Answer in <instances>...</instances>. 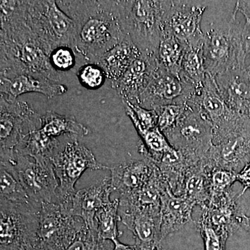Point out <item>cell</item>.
<instances>
[{
    "label": "cell",
    "mask_w": 250,
    "mask_h": 250,
    "mask_svg": "<svg viewBox=\"0 0 250 250\" xmlns=\"http://www.w3.org/2000/svg\"><path fill=\"white\" fill-rule=\"evenodd\" d=\"M137 133L142 141V146L140 148L141 154L155 165L160 162L165 154L174 149L158 126Z\"/></svg>",
    "instance_id": "31"
},
{
    "label": "cell",
    "mask_w": 250,
    "mask_h": 250,
    "mask_svg": "<svg viewBox=\"0 0 250 250\" xmlns=\"http://www.w3.org/2000/svg\"><path fill=\"white\" fill-rule=\"evenodd\" d=\"M240 225L241 228H243L250 233V217L247 216L246 213L241 217Z\"/></svg>",
    "instance_id": "42"
},
{
    "label": "cell",
    "mask_w": 250,
    "mask_h": 250,
    "mask_svg": "<svg viewBox=\"0 0 250 250\" xmlns=\"http://www.w3.org/2000/svg\"><path fill=\"white\" fill-rule=\"evenodd\" d=\"M141 52L129 38L106 52L95 62L111 82H116L126 72Z\"/></svg>",
    "instance_id": "24"
},
{
    "label": "cell",
    "mask_w": 250,
    "mask_h": 250,
    "mask_svg": "<svg viewBox=\"0 0 250 250\" xmlns=\"http://www.w3.org/2000/svg\"><path fill=\"white\" fill-rule=\"evenodd\" d=\"M0 18V75L31 74L60 81L49 62L52 50L28 26L24 8L16 6Z\"/></svg>",
    "instance_id": "1"
},
{
    "label": "cell",
    "mask_w": 250,
    "mask_h": 250,
    "mask_svg": "<svg viewBox=\"0 0 250 250\" xmlns=\"http://www.w3.org/2000/svg\"><path fill=\"white\" fill-rule=\"evenodd\" d=\"M234 11L237 13L247 11L250 13V1H238L236 3Z\"/></svg>",
    "instance_id": "41"
},
{
    "label": "cell",
    "mask_w": 250,
    "mask_h": 250,
    "mask_svg": "<svg viewBox=\"0 0 250 250\" xmlns=\"http://www.w3.org/2000/svg\"><path fill=\"white\" fill-rule=\"evenodd\" d=\"M49 62L52 67L57 72L70 70L76 64L74 49L65 46L57 47L51 52Z\"/></svg>",
    "instance_id": "38"
},
{
    "label": "cell",
    "mask_w": 250,
    "mask_h": 250,
    "mask_svg": "<svg viewBox=\"0 0 250 250\" xmlns=\"http://www.w3.org/2000/svg\"><path fill=\"white\" fill-rule=\"evenodd\" d=\"M77 78L82 86L88 90H97L102 87L107 78L106 74L96 63L88 62L80 67Z\"/></svg>",
    "instance_id": "34"
},
{
    "label": "cell",
    "mask_w": 250,
    "mask_h": 250,
    "mask_svg": "<svg viewBox=\"0 0 250 250\" xmlns=\"http://www.w3.org/2000/svg\"><path fill=\"white\" fill-rule=\"evenodd\" d=\"M237 14L233 10L229 21L205 33L204 61L206 71L212 77L230 69L246 67L244 25L238 21Z\"/></svg>",
    "instance_id": "4"
},
{
    "label": "cell",
    "mask_w": 250,
    "mask_h": 250,
    "mask_svg": "<svg viewBox=\"0 0 250 250\" xmlns=\"http://www.w3.org/2000/svg\"><path fill=\"white\" fill-rule=\"evenodd\" d=\"M204 43L188 46L182 61L179 78L184 83L197 87L205 80L206 71L203 55Z\"/></svg>",
    "instance_id": "29"
},
{
    "label": "cell",
    "mask_w": 250,
    "mask_h": 250,
    "mask_svg": "<svg viewBox=\"0 0 250 250\" xmlns=\"http://www.w3.org/2000/svg\"><path fill=\"white\" fill-rule=\"evenodd\" d=\"M195 206V204L187 197L176 195L167 186L161 195V239L192 221Z\"/></svg>",
    "instance_id": "22"
},
{
    "label": "cell",
    "mask_w": 250,
    "mask_h": 250,
    "mask_svg": "<svg viewBox=\"0 0 250 250\" xmlns=\"http://www.w3.org/2000/svg\"><path fill=\"white\" fill-rule=\"evenodd\" d=\"M112 242L114 244L113 250H142L139 246L136 244L134 246H127V245L123 244L118 239L113 240Z\"/></svg>",
    "instance_id": "40"
},
{
    "label": "cell",
    "mask_w": 250,
    "mask_h": 250,
    "mask_svg": "<svg viewBox=\"0 0 250 250\" xmlns=\"http://www.w3.org/2000/svg\"><path fill=\"white\" fill-rule=\"evenodd\" d=\"M240 197V193L231 189L223 196L208 202L207 207L202 208V215L227 241L241 228L240 222L245 212L243 206L238 202Z\"/></svg>",
    "instance_id": "17"
},
{
    "label": "cell",
    "mask_w": 250,
    "mask_h": 250,
    "mask_svg": "<svg viewBox=\"0 0 250 250\" xmlns=\"http://www.w3.org/2000/svg\"><path fill=\"white\" fill-rule=\"evenodd\" d=\"M156 165L149 159L123 162L110 168L113 191L121 196L129 195L142 188L152 177Z\"/></svg>",
    "instance_id": "21"
},
{
    "label": "cell",
    "mask_w": 250,
    "mask_h": 250,
    "mask_svg": "<svg viewBox=\"0 0 250 250\" xmlns=\"http://www.w3.org/2000/svg\"><path fill=\"white\" fill-rule=\"evenodd\" d=\"M105 241L85 225L65 250H107L104 245Z\"/></svg>",
    "instance_id": "36"
},
{
    "label": "cell",
    "mask_w": 250,
    "mask_h": 250,
    "mask_svg": "<svg viewBox=\"0 0 250 250\" xmlns=\"http://www.w3.org/2000/svg\"><path fill=\"white\" fill-rule=\"evenodd\" d=\"M113 191L110 177H105L96 184L79 190L74 197L67 215L82 219L87 228L95 231V215L104 206L111 202L110 195Z\"/></svg>",
    "instance_id": "20"
},
{
    "label": "cell",
    "mask_w": 250,
    "mask_h": 250,
    "mask_svg": "<svg viewBox=\"0 0 250 250\" xmlns=\"http://www.w3.org/2000/svg\"><path fill=\"white\" fill-rule=\"evenodd\" d=\"M208 170L223 168L238 174L250 163V123L217 145L203 159Z\"/></svg>",
    "instance_id": "13"
},
{
    "label": "cell",
    "mask_w": 250,
    "mask_h": 250,
    "mask_svg": "<svg viewBox=\"0 0 250 250\" xmlns=\"http://www.w3.org/2000/svg\"><path fill=\"white\" fill-rule=\"evenodd\" d=\"M85 226L78 217L62 213L56 203H42L38 228L37 250H65Z\"/></svg>",
    "instance_id": "10"
},
{
    "label": "cell",
    "mask_w": 250,
    "mask_h": 250,
    "mask_svg": "<svg viewBox=\"0 0 250 250\" xmlns=\"http://www.w3.org/2000/svg\"><path fill=\"white\" fill-rule=\"evenodd\" d=\"M237 181L243 185V188L240 192V196H242L248 189H250V163L247 164L238 174Z\"/></svg>",
    "instance_id": "39"
},
{
    "label": "cell",
    "mask_w": 250,
    "mask_h": 250,
    "mask_svg": "<svg viewBox=\"0 0 250 250\" xmlns=\"http://www.w3.org/2000/svg\"><path fill=\"white\" fill-rule=\"evenodd\" d=\"M41 128V116L29 104L8 102L0 97V163H14L18 144L26 135Z\"/></svg>",
    "instance_id": "9"
},
{
    "label": "cell",
    "mask_w": 250,
    "mask_h": 250,
    "mask_svg": "<svg viewBox=\"0 0 250 250\" xmlns=\"http://www.w3.org/2000/svg\"><path fill=\"white\" fill-rule=\"evenodd\" d=\"M171 146L190 160L200 161L213 146V126L195 104L187 102L173 129L164 134Z\"/></svg>",
    "instance_id": "7"
},
{
    "label": "cell",
    "mask_w": 250,
    "mask_h": 250,
    "mask_svg": "<svg viewBox=\"0 0 250 250\" xmlns=\"http://www.w3.org/2000/svg\"><path fill=\"white\" fill-rule=\"evenodd\" d=\"M213 78L229 107L250 118V82L246 67L230 69Z\"/></svg>",
    "instance_id": "18"
},
{
    "label": "cell",
    "mask_w": 250,
    "mask_h": 250,
    "mask_svg": "<svg viewBox=\"0 0 250 250\" xmlns=\"http://www.w3.org/2000/svg\"><path fill=\"white\" fill-rule=\"evenodd\" d=\"M195 224L205 242V250H225L227 240L215 231L205 215L202 214Z\"/></svg>",
    "instance_id": "37"
},
{
    "label": "cell",
    "mask_w": 250,
    "mask_h": 250,
    "mask_svg": "<svg viewBox=\"0 0 250 250\" xmlns=\"http://www.w3.org/2000/svg\"><path fill=\"white\" fill-rule=\"evenodd\" d=\"M0 197L1 202L29 213L40 214L42 205L31 200L12 167L3 164L0 166Z\"/></svg>",
    "instance_id": "23"
},
{
    "label": "cell",
    "mask_w": 250,
    "mask_h": 250,
    "mask_svg": "<svg viewBox=\"0 0 250 250\" xmlns=\"http://www.w3.org/2000/svg\"><path fill=\"white\" fill-rule=\"evenodd\" d=\"M25 16L28 26L52 50L62 46L74 48L75 22L57 1H26Z\"/></svg>",
    "instance_id": "6"
},
{
    "label": "cell",
    "mask_w": 250,
    "mask_h": 250,
    "mask_svg": "<svg viewBox=\"0 0 250 250\" xmlns=\"http://www.w3.org/2000/svg\"><path fill=\"white\" fill-rule=\"evenodd\" d=\"M75 22L74 50L95 63L126 39L117 1H57Z\"/></svg>",
    "instance_id": "2"
},
{
    "label": "cell",
    "mask_w": 250,
    "mask_h": 250,
    "mask_svg": "<svg viewBox=\"0 0 250 250\" xmlns=\"http://www.w3.org/2000/svg\"><path fill=\"white\" fill-rule=\"evenodd\" d=\"M159 67L156 55L141 53L128 70L111 86L122 100L139 104L140 98L152 81Z\"/></svg>",
    "instance_id": "16"
},
{
    "label": "cell",
    "mask_w": 250,
    "mask_h": 250,
    "mask_svg": "<svg viewBox=\"0 0 250 250\" xmlns=\"http://www.w3.org/2000/svg\"><path fill=\"white\" fill-rule=\"evenodd\" d=\"M152 109L157 113L158 127L164 134L173 129L177 124L185 110V104L155 106Z\"/></svg>",
    "instance_id": "35"
},
{
    "label": "cell",
    "mask_w": 250,
    "mask_h": 250,
    "mask_svg": "<svg viewBox=\"0 0 250 250\" xmlns=\"http://www.w3.org/2000/svg\"><path fill=\"white\" fill-rule=\"evenodd\" d=\"M8 166L12 167L33 201L41 205L42 203L57 204L59 182L52 163L38 162L30 156L17 153L14 164Z\"/></svg>",
    "instance_id": "11"
},
{
    "label": "cell",
    "mask_w": 250,
    "mask_h": 250,
    "mask_svg": "<svg viewBox=\"0 0 250 250\" xmlns=\"http://www.w3.org/2000/svg\"><path fill=\"white\" fill-rule=\"evenodd\" d=\"M187 46L167 34H161L156 60L161 68L179 78Z\"/></svg>",
    "instance_id": "27"
},
{
    "label": "cell",
    "mask_w": 250,
    "mask_h": 250,
    "mask_svg": "<svg viewBox=\"0 0 250 250\" xmlns=\"http://www.w3.org/2000/svg\"><path fill=\"white\" fill-rule=\"evenodd\" d=\"M62 149L56 138L49 137L41 129L31 131L23 138L16 151L22 155L30 156L40 163H52Z\"/></svg>",
    "instance_id": "25"
},
{
    "label": "cell",
    "mask_w": 250,
    "mask_h": 250,
    "mask_svg": "<svg viewBox=\"0 0 250 250\" xmlns=\"http://www.w3.org/2000/svg\"><path fill=\"white\" fill-rule=\"evenodd\" d=\"M207 8L205 4L192 1H167L162 34L174 36L187 47L204 43L201 22Z\"/></svg>",
    "instance_id": "12"
},
{
    "label": "cell",
    "mask_w": 250,
    "mask_h": 250,
    "mask_svg": "<svg viewBox=\"0 0 250 250\" xmlns=\"http://www.w3.org/2000/svg\"><path fill=\"white\" fill-rule=\"evenodd\" d=\"M118 214L122 223L134 234L136 245L142 250L160 246L161 208L143 209L120 202Z\"/></svg>",
    "instance_id": "15"
},
{
    "label": "cell",
    "mask_w": 250,
    "mask_h": 250,
    "mask_svg": "<svg viewBox=\"0 0 250 250\" xmlns=\"http://www.w3.org/2000/svg\"><path fill=\"white\" fill-rule=\"evenodd\" d=\"M126 115L132 122L136 131H147L158 126L157 113L154 109L143 107L138 104L123 100Z\"/></svg>",
    "instance_id": "32"
},
{
    "label": "cell",
    "mask_w": 250,
    "mask_h": 250,
    "mask_svg": "<svg viewBox=\"0 0 250 250\" xmlns=\"http://www.w3.org/2000/svg\"><path fill=\"white\" fill-rule=\"evenodd\" d=\"M209 181L210 202L217 200L231 190L233 184L237 181V173L216 167L210 171Z\"/></svg>",
    "instance_id": "33"
},
{
    "label": "cell",
    "mask_w": 250,
    "mask_h": 250,
    "mask_svg": "<svg viewBox=\"0 0 250 250\" xmlns=\"http://www.w3.org/2000/svg\"><path fill=\"white\" fill-rule=\"evenodd\" d=\"M250 59V62L248 65H247L246 64V70L247 72H248V77H249V80L250 82V51L247 52V59Z\"/></svg>",
    "instance_id": "43"
},
{
    "label": "cell",
    "mask_w": 250,
    "mask_h": 250,
    "mask_svg": "<svg viewBox=\"0 0 250 250\" xmlns=\"http://www.w3.org/2000/svg\"><path fill=\"white\" fill-rule=\"evenodd\" d=\"M209 173L202 159L188 169L184 180L182 196L200 206L202 209L210 200Z\"/></svg>",
    "instance_id": "26"
},
{
    "label": "cell",
    "mask_w": 250,
    "mask_h": 250,
    "mask_svg": "<svg viewBox=\"0 0 250 250\" xmlns=\"http://www.w3.org/2000/svg\"><path fill=\"white\" fill-rule=\"evenodd\" d=\"M54 172L58 179L57 205L62 213L68 215L75 197V185L87 169L110 170L111 167L100 164L93 152L79 143L76 139L67 142L52 161Z\"/></svg>",
    "instance_id": "5"
},
{
    "label": "cell",
    "mask_w": 250,
    "mask_h": 250,
    "mask_svg": "<svg viewBox=\"0 0 250 250\" xmlns=\"http://www.w3.org/2000/svg\"><path fill=\"white\" fill-rule=\"evenodd\" d=\"M167 1H117L125 35L141 53L156 56Z\"/></svg>",
    "instance_id": "3"
},
{
    "label": "cell",
    "mask_w": 250,
    "mask_h": 250,
    "mask_svg": "<svg viewBox=\"0 0 250 250\" xmlns=\"http://www.w3.org/2000/svg\"><path fill=\"white\" fill-rule=\"evenodd\" d=\"M41 129L49 137L56 138L62 134L85 136L89 130L77 121L74 116H64L49 111L41 116Z\"/></svg>",
    "instance_id": "28"
},
{
    "label": "cell",
    "mask_w": 250,
    "mask_h": 250,
    "mask_svg": "<svg viewBox=\"0 0 250 250\" xmlns=\"http://www.w3.org/2000/svg\"><path fill=\"white\" fill-rule=\"evenodd\" d=\"M67 91L66 85L31 74L0 76V97L8 102L16 101L18 97L24 93H41L50 99Z\"/></svg>",
    "instance_id": "19"
},
{
    "label": "cell",
    "mask_w": 250,
    "mask_h": 250,
    "mask_svg": "<svg viewBox=\"0 0 250 250\" xmlns=\"http://www.w3.org/2000/svg\"><path fill=\"white\" fill-rule=\"evenodd\" d=\"M187 102L195 104L213 126V144L217 145L250 123V117L232 111L222 98L214 79L207 75Z\"/></svg>",
    "instance_id": "8"
},
{
    "label": "cell",
    "mask_w": 250,
    "mask_h": 250,
    "mask_svg": "<svg viewBox=\"0 0 250 250\" xmlns=\"http://www.w3.org/2000/svg\"><path fill=\"white\" fill-rule=\"evenodd\" d=\"M164 250L162 249V248H161V246L159 247H158V248H155V249L154 250Z\"/></svg>",
    "instance_id": "44"
},
{
    "label": "cell",
    "mask_w": 250,
    "mask_h": 250,
    "mask_svg": "<svg viewBox=\"0 0 250 250\" xmlns=\"http://www.w3.org/2000/svg\"><path fill=\"white\" fill-rule=\"evenodd\" d=\"M195 89L193 85L184 83L159 65L152 81L141 95L139 104L149 109L165 105L184 104Z\"/></svg>",
    "instance_id": "14"
},
{
    "label": "cell",
    "mask_w": 250,
    "mask_h": 250,
    "mask_svg": "<svg viewBox=\"0 0 250 250\" xmlns=\"http://www.w3.org/2000/svg\"><path fill=\"white\" fill-rule=\"evenodd\" d=\"M119 204V199H115L104 206L95 215V231L104 241H113L121 235L118 229V222L121 221L118 214Z\"/></svg>",
    "instance_id": "30"
}]
</instances>
